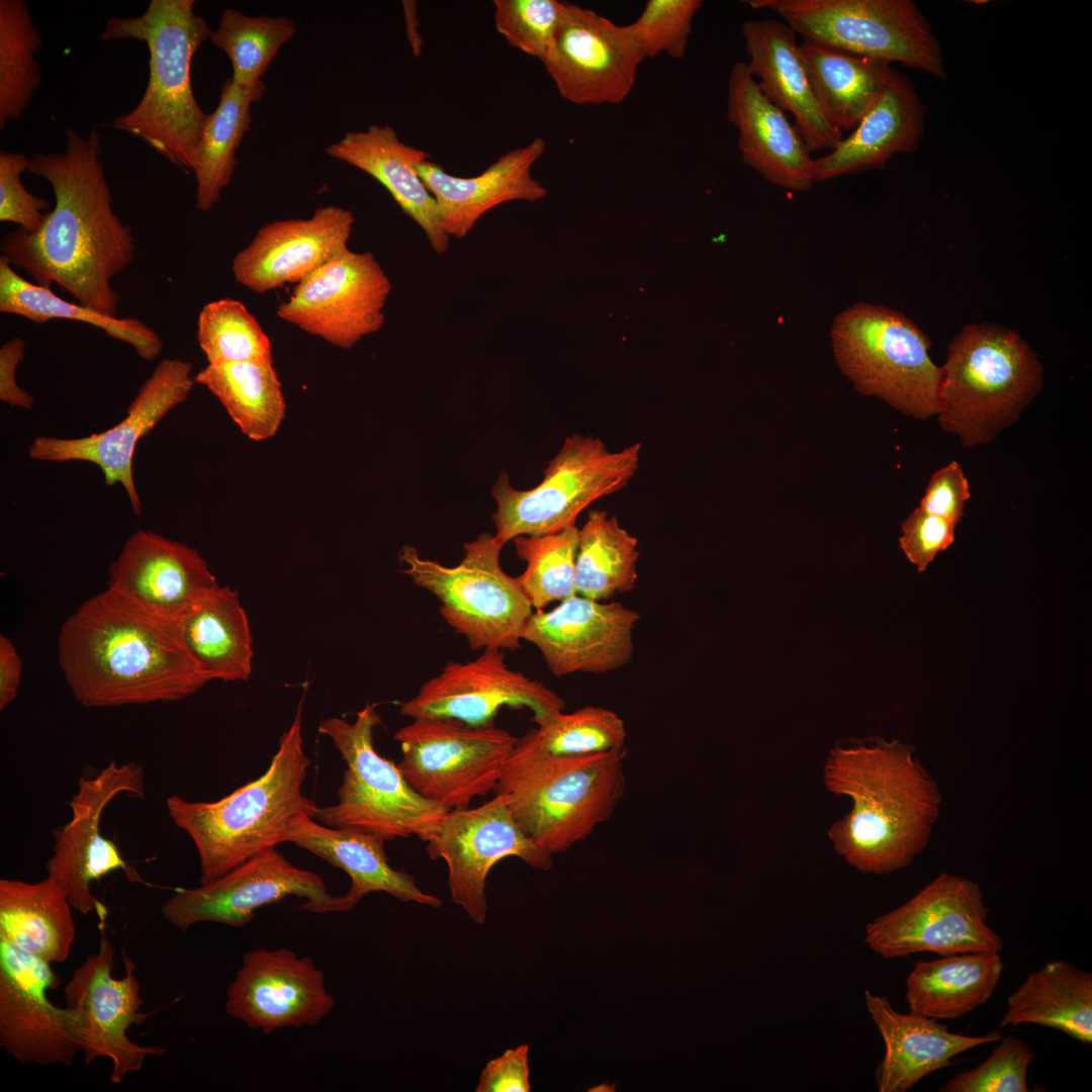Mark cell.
Instances as JSON below:
<instances>
[{
  "label": "cell",
  "instance_id": "13",
  "mask_svg": "<svg viewBox=\"0 0 1092 1092\" xmlns=\"http://www.w3.org/2000/svg\"><path fill=\"white\" fill-rule=\"evenodd\" d=\"M398 768L425 799L447 810L468 808L495 790L518 737L506 729L450 718H413L394 733Z\"/></svg>",
  "mask_w": 1092,
  "mask_h": 1092
},
{
  "label": "cell",
  "instance_id": "18",
  "mask_svg": "<svg viewBox=\"0 0 1092 1092\" xmlns=\"http://www.w3.org/2000/svg\"><path fill=\"white\" fill-rule=\"evenodd\" d=\"M121 794L144 797L145 775L140 764L111 761L97 776L81 778L69 802L71 820L55 833L48 876L61 885L73 909L82 915L106 917V907L92 893L93 882L118 870L130 881H141L117 845L100 831L105 808Z\"/></svg>",
  "mask_w": 1092,
  "mask_h": 1092
},
{
  "label": "cell",
  "instance_id": "42",
  "mask_svg": "<svg viewBox=\"0 0 1092 1092\" xmlns=\"http://www.w3.org/2000/svg\"><path fill=\"white\" fill-rule=\"evenodd\" d=\"M194 380L220 401L249 439L267 440L280 428L286 405L273 362L208 364Z\"/></svg>",
  "mask_w": 1092,
  "mask_h": 1092
},
{
  "label": "cell",
  "instance_id": "35",
  "mask_svg": "<svg viewBox=\"0 0 1092 1092\" xmlns=\"http://www.w3.org/2000/svg\"><path fill=\"white\" fill-rule=\"evenodd\" d=\"M174 625L189 653L211 680L249 679L253 638L237 590L217 583L205 590Z\"/></svg>",
  "mask_w": 1092,
  "mask_h": 1092
},
{
  "label": "cell",
  "instance_id": "37",
  "mask_svg": "<svg viewBox=\"0 0 1092 1092\" xmlns=\"http://www.w3.org/2000/svg\"><path fill=\"white\" fill-rule=\"evenodd\" d=\"M800 55L814 96L837 129L853 130L887 88L891 63L803 40Z\"/></svg>",
  "mask_w": 1092,
  "mask_h": 1092
},
{
  "label": "cell",
  "instance_id": "4",
  "mask_svg": "<svg viewBox=\"0 0 1092 1092\" xmlns=\"http://www.w3.org/2000/svg\"><path fill=\"white\" fill-rule=\"evenodd\" d=\"M302 701L266 771L214 802L166 801L173 823L191 838L200 885L215 881L255 854L287 842L293 823L320 807L302 792L310 759L302 738Z\"/></svg>",
  "mask_w": 1092,
  "mask_h": 1092
},
{
  "label": "cell",
  "instance_id": "28",
  "mask_svg": "<svg viewBox=\"0 0 1092 1092\" xmlns=\"http://www.w3.org/2000/svg\"><path fill=\"white\" fill-rule=\"evenodd\" d=\"M727 118L738 130L742 162L767 182L793 192L812 188L814 159L786 113L759 90L746 62L727 83Z\"/></svg>",
  "mask_w": 1092,
  "mask_h": 1092
},
{
  "label": "cell",
  "instance_id": "53",
  "mask_svg": "<svg viewBox=\"0 0 1092 1092\" xmlns=\"http://www.w3.org/2000/svg\"><path fill=\"white\" fill-rule=\"evenodd\" d=\"M954 524L918 507L901 525L900 547L922 572L954 542Z\"/></svg>",
  "mask_w": 1092,
  "mask_h": 1092
},
{
  "label": "cell",
  "instance_id": "38",
  "mask_svg": "<svg viewBox=\"0 0 1092 1092\" xmlns=\"http://www.w3.org/2000/svg\"><path fill=\"white\" fill-rule=\"evenodd\" d=\"M999 952H966L918 961L906 979L909 1010L933 1019H957L985 1004L999 984Z\"/></svg>",
  "mask_w": 1092,
  "mask_h": 1092
},
{
  "label": "cell",
  "instance_id": "8",
  "mask_svg": "<svg viewBox=\"0 0 1092 1092\" xmlns=\"http://www.w3.org/2000/svg\"><path fill=\"white\" fill-rule=\"evenodd\" d=\"M830 337L836 364L859 394L917 420L937 416L941 367L929 338L905 314L856 302L835 316Z\"/></svg>",
  "mask_w": 1092,
  "mask_h": 1092
},
{
  "label": "cell",
  "instance_id": "7",
  "mask_svg": "<svg viewBox=\"0 0 1092 1092\" xmlns=\"http://www.w3.org/2000/svg\"><path fill=\"white\" fill-rule=\"evenodd\" d=\"M1042 383L1038 356L1017 333L989 323L966 325L941 366L939 426L965 448L988 444L1019 420Z\"/></svg>",
  "mask_w": 1092,
  "mask_h": 1092
},
{
  "label": "cell",
  "instance_id": "50",
  "mask_svg": "<svg viewBox=\"0 0 1092 1092\" xmlns=\"http://www.w3.org/2000/svg\"><path fill=\"white\" fill-rule=\"evenodd\" d=\"M1035 1053L1022 1038L1005 1036L978 1067L951 1077L939 1092H1027V1071Z\"/></svg>",
  "mask_w": 1092,
  "mask_h": 1092
},
{
  "label": "cell",
  "instance_id": "12",
  "mask_svg": "<svg viewBox=\"0 0 1092 1092\" xmlns=\"http://www.w3.org/2000/svg\"><path fill=\"white\" fill-rule=\"evenodd\" d=\"M775 12L803 40L945 79L940 42L911 0H746Z\"/></svg>",
  "mask_w": 1092,
  "mask_h": 1092
},
{
  "label": "cell",
  "instance_id": "16",
  "mask_svg": "<svg viewBox=\"0 0 1092 1092\" xmlns=\"http://www.w3.org/2000/svg\"><path fill=\"white\" fill-rule=\"evenodd\" d=\"M98 949L87 956L77 967L64 988L66 1007L79 1019V1033L85 1064L107 1058L112 1062L109 1080L120 1084L129 1073L142 1070L149 1056L161 1057L166 1050L155 1045H140L127 1035L132 1025H142L150 1016L143 1012L141 985L135 976V964L124 946L121 958L124 976H112L114 948L99 919Z\"/></svg>",
  "mask_w": 1092,
  "mask_h": 1092
},
{
  "label": "cell",
  "instance_id": "41",
  "mask_svg": "<svg viewBox=\"0 0 1092 1092\" xmlns=\"http://www.w3.org/2000/svg\"><path fill=\"white\" fill-rule=\"evenodd\" d=\"M265 91L264 83L253 89L237 86L228 78L221 86L217 107L207 114L196 150L195 199L200 211H209L231 183L237 166V150L251 124V106Z\"/></svg>",
  "mask_w": 1092,
  "mask_h": 1092
},
{
  "label": "cell",
  "instance_id": "11",
  "mask_svg": "<svg viewBox=\"0 0 1092 1092\" xmlns=\"http://www.w3.org/2000/svg\"><path fill=\"white\" fill-rule=\"evenodd\" d=\"M641 444L610 451L601 438L573 434L552 458L543 480L515 489L507 472L491 488L495 537L506 545L519 536H539L575 526L579 514L598 499L623 489L639 468Z\"/></svg>",
  "mask_w": 1092,
  "mask_h": 1092
},
{
  "label": "cell",
  "instance_id": "58",
  "mask_svg": "<svg viewBox=\"0 0 1092 1092\" xmlns=\"http://www.w3.org/2000/svg\"><path fill=\"white\" fill-rule=\"evenodd\" d=\"M403 14L406 25V34L411 43L413 53L415 56H420L422 53L423 42L421 34L419 32L420 23L418 21L416 3L414 1H403Z\"/></svg>",
  "mask_w": 1092,
  "mask_h": 1092
},
{
  "label": "cell",
  "instance_id": "6",
  "mask_svg": "<svg viewBox=\"0 0 1092 1092\" xmlns=\"http://www.w3.org/2000/svg\"><path fill=\"white\" fill-rule=\"evenodd\" d=\"M625 758L626 748L553 755L518 739L494 792L540 846L566 852L615 812L626 790Z\"/></svg>",
  "mask_w": 1092,
  "mask_h": 1092
},
{
  "label": "cell",
  "instance_id": "44",
  "mask_svg": "<svg viewBox=\"0 0 1092 1092\" xmlns=\"http://www.w3.org/2000/svg\"><path fill=\"white\" fill-rule=\"evenodd\" d=\"M42 44L23 0L0 1V129L16 121L38 89L41 76L35 58Z\"/></svg>",
  "mask_w": 1092,
  "mask_h": 1092
},
{
  "label": "cell",
  "instance_id": "26",
  "mask_svg": "<svg viewBox=\"0 0 1092 1092\" xmlns=\"http://www.w3.org/2000/svg\"><path fill=\"white\" fill-rule=\"evenodd\" d=\"M107 588L157 620L175 623L207 589L217 584L199 552L185 544L140 530L109 565Z\"/></svg>",
  "mask_w": 1092,
  "mask_h": 1092
},
{
  "label": "cell",
  "instance_id": "2",
  "mask_svg": "<svg viewBox=\"0 0 1092 1092\" xmlns=\"http://www.w3.org/2000/svg\"><path fill=\"white\" fill-rule=\"evenodd\" d=\"M58 661L85 707L173 702L211 680L174 623L163 622L103 590L63 622Z\"/></svg>",
  "mask_w": 1092,
  "mask_h": 1092
},
{
  "label": "cell",
  "instance_id": "45",
  "mask_svg": "<svg viewBox=\"0 0 1092 1092\" xmlns=\"http://www.w3.org/2000/svg\"><path fill=\"white\" fill-rule=\"evenodd\" d=\"M296 31L295 23L285 15L250 16L228 8L209 39L229 57L232 81L241 88L253 89L263 84L261 78Z\"/></svg>",
  "mask_w": 1092,
  "mask_h": 1092
},
{
  "label": "cell",
  "instance_id": "57",
  "mask_svg": "<svg viewBox=\"0 0 1092 1092\" xmlns=\"http://www.w3.org/2000/svg\"><path fill=\"white\" fill-rule=\"evenodd\" d=\"M22 662L13 642L0 636V710L6 709L17 697L21 681Z\"/></svg>",
  "mask_w": 1092,
  "mask_h": 1092
},
{
  "label": "cell",
  "instance_id": "20",
  "mask_svg": "<svg viewBox=\"0 0 1092 1092\" xmlns=\"http://www.w3.org/2000/svg\"><path fill=\"white\" fill-rule=\"evenodd\" d=\"M645 59L629 25L565 4L553 48L542 62L559 95L577 105L622 103Z\"/></svg>",
  "mask_w": 1092,
  "mask_h": 1092
},
{
  "label": "cell",
  "instance_id": "43",
  "mask_svg": "<svg viewBox=\"0 0 1092 1092\" xmlns=\"http://www.w3.org/2000/svg\"><path fill=\"white\" fill-rule=\"evenodd\" d=\"M638 540L616 516L593 510L578 532L575 559L576 595L604 602L630 593L637 579Z\"/></svg>",
  "mask_w": 1092,
  "mask_h": 1092
},
{
  "label": "cell",
  "instance_id": "23",
  "mask_svg": "<svg viewBox=\"0 0 1092 1092\" xmlns=\"http://www.w3.org/2000/svg\"><path fill=\"white\" fill-rule=\"evenodd\" d=\"M192 365L182 359H164L142 384L127 407L126 417L108 430L81 438L38 436L31 443V459L50 462L86 461L97 465L105 482L120 483L132 511L140 517L142 503L135 487L132 461L139 441L175 406L183 402L195 383Z\"/></svg>",
  "mask_w": 1092,
  "mask_h": 1092
},
{
  "label": "cell",
  "instance_id": "31",
  "mask_svg": "<svg viewBox=\"0 0 1092 1092\" xmlns=\"http://www.w3.org/2000/svg\"><path fill=\"white\" fill-rule=\"evenodd\" d=\"M867 1009L885 1043V1055L876 1069L880 1092H906L922 1078L948 1067L956 1056L997 1041V1032L966 1035L951 1032L937 1019L915 1012L903 1014L885 996L864 992Z\"/></svg>",
  "mask_w": 1092,
  "mask_h": 1092
},
{
  "label": "cell",
  "instance_id": "14",
  "mask_svg": "<svg viewBox=\"0 0 1092 1092\" xmlns=\"http://www.w3.org/2000/svg\"><path fill=\"white\" fill-rule=\"evenodd\" d=\"M988 914L977 883L942 873L903 905L868 923L864 942L884 959L1000 952L1004 941L987 924Z\"/></svg>",
  "mask_w": 1092,
  "mask_h": 1092
},
{
  "label": "cell",
  "instance_id": "33",
  "mask_svg": "<svg viewBox=\"0 0 1092 1092\" xmlns=\"http://www.w3.org/2000/svg\"><path fill=\"white\" fill-rule=\"evenodd\" d=\"M325 152L377 180L423 230L435 253L447 251L450 237L443 231L435 199L417 171L420 163L429 160L427 152L400 141L388 124L349 131Z\"/></svg>",
  "mask_w": 1092,
  "mask_h": 1092
},
{
  "label": "cell",
  "instance_id": "54",
  "mask_svg": "<svg viewBox=\"0 0 1092 1092\" xmlns=\"http://www.w3.org/2000/svg\"><path fill=\"white\" fill-rule=\"evenodd\" d=\"M970 498L969 480L960 463L951 461L931 475L919 508L957 526Z\"/></svg>",
  "mask_w": 1092,
  "mask_h": 1092
},
{
  "label": "cell",
  "instance_id": "15",
  "mask_svg": "<svg viewBox=\"0 0 1092 1092\" xmlns=\"http://www.w3.org/2000/svg\"><path fill=\"white\" fill-rule=\"evenodd\" d=\"M290 896L304 899L301 908L312 913L342 912L355 906L346 894L331 895L317 874L293 866L271 847L211 883L177 890L161 913L182 932L200 922L240 928L255 919L256 910Z\"/></svg>",
  "mask_w": 1092,
  "mask_h": 1092
},
{
  "label": "cell",
  "instance_id": "47",
  "mask_svg": "<svg viewBox=\"0 0 1092 1092\" xmlns=\"http://www.w3.org/2000/svg\"><path fill=\"white\" fill-rule=\"evenodd\" d=\"M197 343L208 364L273 362L268 336L245 304L237 299L213 300L201 308Z\"/></svg>",
  "mask_w": 1092,
  "mask_h": 1092
},
{
  "label": "cell",
  "instance_id": "56",
  "mask_svg": "<svg viewBox=\"0 0 1092 1092\" xmlns=\"http://www.w3.org/2000/svg\"><path fill=\"white\" fill-rule=\"evenodd\" d=\"M24 352L25 342L21 338H13L1 347L0 398L3 402L29 410L33 404V397L19 387L15 380L16 368L23 360Z\"/></svg>",
  "mask_w": 1092,
  "mask_h": 1092
},
{
  "label": "cell",
  "instance_id": "52",
  "mask_svg": "<svg viewBox=\"0 0 1092 1092\" xmlns=\"http://www.w3.org/2000/svg\"><path fill=\"white\" fill-rule=\"evenodd\" d=\"M30 164L22 153L0 152V220L33 233L41 228L47 216L42 211L50 203L32 195L22 183L21 175L28 172Z\"/></svg>",
  "mask_w": 1092,
  "mask_h": 1092
},
{
  "label": "cell",
  "instance_id": "17",
  "mask_svg": "<svg viewBox=\"0 0 1092 1092\" xmlns=\"http://www.w3.org/2000/svg\"><path fill=\"white\" fill-rule=\"evenodd\" d=\"M425 843L432 859L447 864L452 901L478 925L486 921V879L496 862L517 856L537 870H549L553 862V855L520 827L500 794L475 808L449 810Z\"/></svg>",
  "mask_w": 1092,
  "mask_h": 1092
},
{
  "label": "cell",
  "instance_id": "29",
  "mask_svg": "<svg viewBox=\"0 0 1092 1092\" xmlns=\"http://www.w3.org/2000/svg\"><path fill=\"white\" fill-rule=\"evenodd\" d=\"M545 151V141L534 138L526 146L503 154L474 177L451 175L430 160L420 163L417 171L435 199L443 231L462 239L490 209L514 200L538 201L547 195V189L531 174Z\"/></svg>",
  "mask_w": 1092,
  "mask_h": 1092
},
{
  "label": "cell",
  "instance_id": "36",
  "mask_svg": "<svg viewBox=\"0 0 1092 1092\" xmlns=\"http://www.w3.org/2000/svg\"><path fill=\"white\" fill-rule=\"evenodd\" d=\"M72 909L51 876L35 883L0 880V938L50 964L71 953L77 933Z\"/></svg>",
  "mask_w": 1092,
  "mask_h": 1092
},
{
  "label": "cell",
  "instance_id": "24",
  "mask_svg": "<svg viewBox=\"0 0 1092 1092\" xmlns=\"http://www.w3.org/2000/svg\"><path fill=\"white\" fill-rule=\"evenodd\" d=\"M639 619L620 602L574 595L550 611L533 612L522 640L536 646L555 676L607 673L631 661Z\"/></svg>",
  "mask_w": 1092,
  "mask_h": 1092
},
{
  "label": "cell",
  "instance_id": "30",
  "mask_svg": "<svg viewBox=\"0 0 1092 1092\" xmlns=\"http://www.w3.org/2000/svg\"><path fill=\"white\" fill-rule=\"evenodd\" d=\"M747 66L760 92L795 119L810 152L835 150L843 132L824 116L808 79L797 33L783 20L749 19L741 27Z\"/></svg>",
  "mask_w": 1092,
  "mask_h": 1092
},
{
  "label": "cell",
  "instance_id": "40",
  "mask_svg": "<svg viewBox=\"0 0 1092 1092\" xmlns=\"http://www.w3.org/2000/svg\"><path fill=\"white\" fill-rule=\"evenodd\" d=\"M0 311L35 324L72 320L102 330L107 336L130 345L145 360L155 359L163 348L160 336L135 317L105 315L79 302L67 301L50 287L28 281L0 256Z\"/></svg>",
  "mask_w": 1092,
  "mask_h": 1092
},
{
  "label": "cell",
  "instance_id": "10",
  "mask_svg": "<svg viewBox=\"0 0 1092 1092\" xmlns=\"http://www.w3.org/2000/svg\"><path fill=\"white\" fill-rule=\"evenodd\" d=\"M504 546L495 535L481 533L464 543L463 558L454 566L423 557L410 545L399 551L401 572L438 599L442 618L472 650L520 648L533 614L517 577L500 565Z\"/></svg>",
  "mask_w": 1092,
  "mask_h": 1092
},
{
  "label": "cell",
  "instance_id": "55",
  "mask_svg": "<svg viewBox=\"0 0 1092 1092\" xmlns=\"http://www.w3.org/2000/svg\"><path fill=\"white\" fill-rule=\"evenodd\" d=\"M529 1045L506 1050L491 1059L479 1076L476 1092H529Z\"/></svg>",
  "mask_w": 1092,
  "mask_h": 1092
},
{
  "label": "cell",
  "instance_id": "49",
  "mask_svg": "<svg viewBox=\"0 0 1092 1092\" xmlns=\"http://www.w3.org/2000/svg\"><path fill=\"white\" fill-rule=\"evenodd\" d=\"M566 2L494 0V24L507 42L543 62L550 54Z\"/></svg>",
  "mask_w": 1092,
  "mask_h": 1092
},
{
  "label": "cell",
  "instance_id": "9",
  "mask_svg": "<svg viewBox=\"0 0 1092 1092\" xmlns=\"http://www.w3.org/2000/svg\"><path fill=\"white\" fill-rule=\"evenodd\" d=\"M380 723L374 704L360 710L354 722L338 717L321 722L318 732L332 740L346 768L338 803L318 808L314 819L386 841L417 836L425 842L449 810L421 796L397 764L376 751L373 732Z\"/></svg>",
  "mask_w": 1092,
  "mask_h": 1092
},
{
  "label": "cell",
  "instance_id": "3",
  "mask_svg": "<svg viewBox=\"0 0 1092 1092\" xmlns=\"http://www.w3.org/2000/svg\"><path fill=\"white\" fill-rule=\"evenodd\" d=\"M826 788L851 798L852 808L829 830L834 848L864 874L910 864L925 847L941 794L908 745L879 741L836 747L824 769Z\"/></svg>",
  "mask_w": 1092,
  "mask_h": 1092
},
{
  "label": "cell",
  "instance_id": "46",
  "mask_svg": "<svg viewBox=\"0 0 1092 1092\" xmlns=\"http://www.w3.org/2000/svg\"><path fill=\"white\" fill-rule=\"evenodd\" d=\"M578 532L575 525L555 533L519 536L513 540L518 556L527 563L517 580L536 611L576 595Z\"/></svg>",
  "mask_w": 1092,
  "mask_h": 1092
},
{
  "label": "cell",
  "instance_id": "1",
  "mask_svg": "<svg viewBox=\"0 0 1092 1092\" xmlns=\"http://www.w3.org/2000/svg\"><path fill=\"white\" fill-rule=\"evenodd\" d=\"M101 152V135L92 127L86 138L68 129L63 152L35 154L28 172L49 182L55 206L38 231L7 233L0 251L34 283L55 284L79 303L117 316L112 280L132 262L135 243L112 209Z\"/></svg>",
  "mask_w": 1092,
  "mask_h": 1092
},
{
  "label": "cell",
  "instance_id": "21",
  "mask_svg": "<svg viewBox=\"0 0 1092 1092\" xmlns=\"http://www.w3.org/2000/svg\"><path fill=\"white\" fill-rule=\"evenodd\" d=\"M504 707L528 708L539 726L561 713L565 703L540 680L511 669L503 650L488 648L473 660L448 662L399 712L412 719L450 718L486 726Z\"/></svg>",
  "mask_w": 1092,
  "mask_h": 1092
},
{
  "label": "cell",
  "instance_id": "27",
  "mask_svg": "<svg viewBox=\"0 0 1092 1092\" xmlns=\"http://www.w3.org/2000/svg\"><path fill=\"white\" fill-rule=\"evenodd\" d=\"M354 223L352 211L337 205L318 207L308 218L266 223L234 257V278L257 293L297 284L349 249Z\"/></svg>",
  "mask_w": 1092,
  "mask_h": 1092
},
{
  "label": "cell",
  "instance_id": "48",
  "mask_svg": "<svg viewBox=\"0 0 1092 1092\" xmlns=\"http://www.w3.org/2000/svg\"><path fill=\"white\" fill-rule=\"evenodd\" d=\"M528 746L553 755H586L625 748L623 719L603 707L585 706L563 712L519 738Z\"/></svg>",
  "mask_w": 1092,
  "mask_h": 1092
},
{
  "label": "cell",
  "instance_id": "19",
  "mask_svg": "<svg viewBox=\"0 0 1092 1092\" xmlns=\"http://www.w3.org/2000/svg\"><path fill=\"white\" fill-rule=\"evenodd\" d=\"M391 287L371 252L348 249L299 281L276 314L335 347L350 349L382 328Z\"/></svg>",
  "mask_w": 1092,
  "mask_h": 1092
},
{
  "label": "cell",
  "instance_id": "34",
  "mask_svg": "<svg viewBox=\"0 0 1092 1092\" xmlns=\"http://www.w3.org/2000/svg\"><path fill=\"white\" fill-rule=\"evenodd\" d=\"M382 837L317 823L302 816L296 820L287 842L303 848L343 870L351 880L347 897L356 906L367 894L384 892L402 902L439 908L442 900L422 891L415 878L389 863Z\"/></svg>",
  "mask_w": 1092,
  "mask_h": 1092
},
{
  "label": "cell",
  "instance_id": "5",
  "mask_svg": "<svg viewBox=\"0 0 1092 1092\" xmlns=\"http://www.w3.org/2000/svg\"><path fill=\"white\" fill-rule=\"evenodd\" d=\"M194 0H151L139 17L112 16L101 39L131 38L149 50V80L139 103L113 126L145 142L174 166L192 171L207 114L191 83L195 53L211 29Z\"/></svg>",
  "mask_w": 1092,
  "mask_h": 1092
},
{
  "label": "cell",
  "instance_id": "32",
  "mask_svg": "<svg viewBox=\"0 0 1092 1092\" xmlns=\"http://www.w3.org/2000/svg\"><path fill=\"white\" fill-rule=\"evenodd\" d=\"M925 111L912 82L894 70L887 88L852 132L835 150L814 159V181L882 169L894 155L915 151Z\"/></svg>",
  "mask_w": 1092,
  "mask_h": 1092
},
{
  "label": "cell",
  "instance_id": "25",
  "mask_svg": "<svg viewBox=\"0 0 1092 1092\" xmlns=\"http://www.w3.org/2000/svg\"><path fill=\"white\" fill-rule=\"evenodd\" d=\"M334 997L313 961L288 948L247 951L226 991L225 1010L251 1029L271 1033L313 1026L332 1011Z\"/></svg>",
  "mask_w": 1092,
  "mask_h": 1092
},
{
  "label": "cell",
  "instance_id": "22",
  "mask_svg": "<svg viewBox=\"0 0 1092 1092\" xmlns=\"http://www.w3.org/2000/svg\"><path fill=\"white\" fill-rule=\"evenodd\" d=\"M52 964L0 938V1045L22 1065L73 1064L82 1052L77 1014L55 1006Z\"/></svg>",
  "mask_w": 1092,
  "mask_h": 1092
},
{
  "label": "cell",
  "instance_id": "51",
  "mask_svg": "<svg viewBox=\"0 0 1092 1092\" xmlns=\"http://www.w3.org/2000/svg\"><path fill=\"white\" fill-rule=\"evenodd\" d=\"M702 0H649L629 24L645 59L665 54L682 59Z\"/></svg>",
  "mask_w": 1092,
  "mask_h": 1092
},
{
  "label": "cell",
  "instance_id": "39",
  "mask_svg": "<svg viewBox=\"0 0 1092 1092\" xmlns=\"http://www.w3.org/2000/svg\"><path fill=\"white\" fill-rule=\"evenodd\" d=\"M1001 1027L1032 1023L1092 1042V974L1053 960L1026 975L1008 997Z\"/></svg>",
  "mask_w": 1092,
  "mask_h": 1092
}]
</instances>
